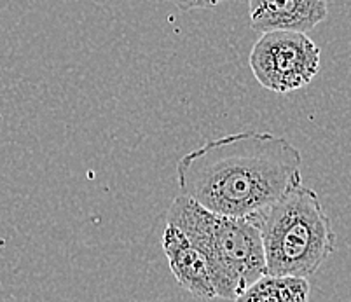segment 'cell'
Instances as JSON below:
<instances>
[{
    "label": "cell",
    "instance_id": "1",
    "mask_svg": "<svg viewBox=\"0 0 351 302\" xmlns=\"http://www.w3.org/2000/svg\"><path fill=\"white\" fill-rule=\"evenodd\" d=\"M302 155L273 133L241 131L210 140L178 161L180 196L234 218H257L301 180Z\"/></svg>",
    "mask_w": 351,
    "mask_h": 302
},
{
    "label": "cell",
    "instance_id": "2",
    "mask_svg": "<svg viewBox=\"0 0 351 302\" xmlns=\"http://www.w3.org/2000/svg\"><path fill=\"white\" fill-rule=\"evenodd\" d=\"M166 224L180 229L205 257L217 297L234 301L266 275L261 233L250 218L219 215L177 196L168 206Z\"/></svg>",
    "mask_w": 351,
    "mask_h": 302
},
{
    "label": "cell",
    "instance_id": "3",
    "mask_svg": "<svg viewBox=\"0 0 351 302\" xmlns=\"http://www.w3.org/2000/svg\"><path fill=\"white\" fill-rule=\"evenodd\" d=\"M252 222L261 233L266 275L308 279L336 250L320 198L302 182Z\"/></svg>",
    "mask_w": 351,
    "mask_h": 302
},
{
    "label": "cell",
    "instance_id": "4",
    "mask_svg": "<svg viewBox=\"0 0 351 302\" xmlns=\"http://www.w3.org/2000/svg\"><path fill=\"white\" fill-rule=\"evenodd\" d=\"M322 51L306 34L267 32L248 56L250 70L264 90L278 95L308 86L320 70Z\"/></svg>",
    "mask_w": 351,
    "mask_h": 302
},
{
    "label": "cell",
    "instance_id": "5",
    "mask_svg": "<svg viewBox=\"0 0 351 302\" xmlns=\"http://www.w3.org/2000/svg\"><path fill=\"white\" fill-rule=\"evenodd\" d=\"M328 14V0H248L250 25L258 34H308Z\"/></svg>",
    "mask_w": 351,
    "mask_h": 302
},
{
    "label": "cell",
    "instance_id": "6",
    "mask_svg": "<svg viewBox=\"0 0 351 302\" xmlns=\"http://www.w3.org/2000/svg\"><path fill=\"white\" fill-rule=\"evenodd\" d=\"M161 247L175 279L184 290L201 301H212L217 297L205 257L201 255L199 250L180 229L166 224Z\"/></svg>",
    "mask_w": 351,
    "mask_h": 302
},
{
    "label": "cell",
    "instance_id": "7",
    "mask_svg": "<svg viewBox=\"0 0 351 302\" xmlns=\"http://www.w3.org/2000/svg\"><path fill=\"white\" fill-rule=\"evenodd\" d=\"M309 290L306 278L263 275L232 302H308Z\"/></svg>",
    "mask_w": 351,
    "mask_h": 302
},
{
    "label": "cell",
    "instance_id": "8",
    "mask_svg": "<svg viewBox=\"0 0 351 302\" xmlns=\"http://www.w3.org/2000/svg\"><path fill=\"white\" fill-rule=\"evenodd\" d=\"M170 4L178 8L180 11H193V9H208L228 2V0H168Z\"/></svg>",
    "mask_w": 351,
    "mask_h": 302
}]
</instances>
